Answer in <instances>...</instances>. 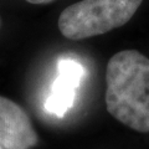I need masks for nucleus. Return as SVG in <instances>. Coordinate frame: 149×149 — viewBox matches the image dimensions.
<instances>
[{"label":"nucleus","mask_w":149,"mask_h":149,"mask_svg":"<svg viewBox=\"0 0 149 149\" xmlns=\"http://www.w3.org/2000/svg\"><path fill=\"white\" fill-rule=\"evenodd\" d=\"M107 111L118 122L149 132V58L136 50L112 56L106 72Z\"/></svg>","instance_id":"1"},{"label":"nucleus","mask_w":149,"mask_h":149,"mask_svg":"<svg viewBox=\"0 0 149 149\" xmlns=\"http://www.w3.org/2000/svg\"><path fill=\"white\" fill-rule=\"evenodd\" d=\"M143 0H81L58 17V29L70 40H83L123 26Z\"/></svg>","instance_id":"2"},{"label":"nucleus","mask_w":149,"mask_h":149,"mask_svg":"<svg viewBox=\"0 0 149 149\" xmlns=\"http://www.w3.org/2000/svg\"><path fill=\"white\" fill-rule=\"evenodd\" d=\"M37 142L39 137L26 112L0 96V146L4 149H31Z\"/></svg>","instance_id":"3"},{"label":"nucleus","mask_w":149,"mask_h":149,"mask_svg":"<svg viewBox=\"0 0 149 149\" xmlns=\"http://www.w3.org/2000/svg\"><path fill=\"white\" fill-rule=\"evenodd\" d=\"M85 67L71 57L61 58L57 63V77L51 85L45 109L56 117H63L72 108L77 88L85 77Z\"/></svg>","instance_id":"4"},{"label":"nucleus","mask_w":149,"mask_h":149,"mask_svg":"<svg viewBox=\"0 0 149 149\" xmlns=\"http://www.w3.org/2000/svg\"><path fill=\"white\" fill-rule=\"evenodd\" d=\"M26 1L30 4H49L54 0H26Z\"/></svg>","instance_id":"5"},{"label":"nucleus","mask_w":149,"mask_h":149,"mask_svg":"<svg viewBox=\"0 0 149 149\" xmlns=\"http://www.w3.org/2000/svg\"><path fill=\"white\" fill-rule=\"evenodd\" d=\"M0 149H4V148H3V147H1V146H0Z\"/></svg>","instance_id":"6"},{"label":"nucleus","mask_w":149,"mask_h":149,"mask_svg":"<svg viewBox=\"0 0 149 149\" xmlns=\"http://www.w3.org/2000/svg\"><path fill=\"white\" fill-rule=\"evenodd\" d=\"M0 24H1V21H0Z\"/></svg>","instance_id":"7"}]
</instances>
